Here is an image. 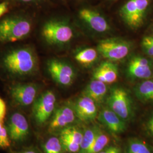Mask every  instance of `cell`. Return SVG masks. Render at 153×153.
I'll use <instances>...</instances> for the list:
<instances>
[{"instance_id": "6da1fadb", "label": "cell", "mask_w": 153, "mask_h": 153, "mask_svg": "<svg viewBox=\"0 0 153 153\" xmlns=\"http://www.w3.org/2000/svg\"><path fill=\"white\" fill-rule=\"evenodd\" d=\"M37 59L30 49H16L6 55L4 64L7 70L12 74L26 76L33 73L37 67Z\"/></svg>"}, {"instance_id": "7a4b0ae2", "label": "cell", "mask_w": 153, "mask_h": 153, "mask_svg": "<svg viewBox=\"0 0 153 153\" xmlns=\"http://www.w3.org/2000/svg\"><path fill=\"white\" fill-rule=\"evenodd\" d=\"M31 23L23 17H9L0 22V41L14 42L26 38L31 31Z\"/></svg>"}, {"instance_id": "3957f363", "label": "cell", "mask_w": 153, "mask_h": 153, "mask_svg": "<svg viewBox=\"0 0 153 153\" xmlns=\"http://www.w3.org/2000/svg\"><path fill=\"white\" fill-rule=\"evenodd\" d=\"M42 36L51 45H62L69 43L74 37V31L68 22L51 20L44 24Z\"/></svg>"}, {"instance_id": "277c9868", "label": "cell", "mask_w": 153, "mask_h": 153, "mask_svg": "<svg viewBox=\"0 0 153 153\" xmlns=\"http://www.w3.org/2000/svg\"><path fill=\"white\" fill-rule=\"evenodd\" d=\"M150 0H129L120 9L121 18L129 27H140L146 16Z\"/></svg>"}, {"instance_id": "5b68a950", "label": "cell", "mask_w": 153, "mask_h": 153, "mask_svg": "<svg viewBox=\"0 0 153 153\" xmlns=\"http://www.w3.org/2000/svg\"><path fill=\"white\" fill-rule=\"evenodd\" d=\"M97 49L99 53L111 61H119L125 59L130 54L131 45L123 39H105L99 42Z\"/></svg>"}, {"instance_id": "8992f818", "label": "cell", "mask_w": 153, "mask_h": 153, "mask_svg": "<svg viewBox=\"0 0 153 153\" xmlns=\"http://www.w3.org/2000/svg\"><path fill=\"white\" fill-rule=\"evenodd\" d=\"M107 103L112 110L124 120L129 119L132 114V103L128 93L124 88L114 87L109 93Z\"/></svg>"}, {"instance_id": "52a82bcc", "label": "cell", "mask_w": 153, "mask_h": 153, "mask_svg": "<svg viewBox=\"0 0 153 153\" xmlns=\"http://www.w3.org/2000/svg\"><path fill=\"white\" fill-rule=\"evenodd\" d=\"M56 97L55 93L48 90L36 99L33 104V118L39 125H43L48 120L55 110Z\"/></svg>"}, {"instance_id": "ba28073f", "label": "cell", "mask_w": 153, "mask_h": 153, "mask_svg": "<svg viewBox=\"0 0 153 153\" xmlns=\"http://www.w3.org/2000/svg\"><path fill=\"white\" fill-rule=\"evenodd\" d=\"M48 70L55 81L64 86L71 85L76 76V73L73 68L61 61H49L48 63Z\"/></svg>"}, {"instance_id": "9c48e42d", "label": "cell", "mask_w": 153, "mask_h": 153, "mask_svg": "<svg viewBox=\"0 0 153 153\" xmlns=\"http://www.w3.org/2000/svg\"><path fill=\"white\" fill-rule=\"evenodd\" d=\"M7 131L10 139L14 142H22L30 133L29 125L25 116L16 112L10 116L7 124Z\"/></svg>"}, {"instance_id": "30bf717a", "label": "cell", "mask_w": 153, "mask_h": 153, "mask_svg": "<svg viewBox=\"0 0 153 153\" xmlns=\"http://www.w3.org/2000/svg\"><path fill=\"white\" fill-rule=\"evenodd\" d=\"M79 16L88 27L95 33H107L111 29L107 19L99 12L91 9H81L79 11Z\"/></svg>"}, {"instance_id": "8fae6325", "label": "cell", "mask_w": 153, "mask_h": 153, "mask_svg": "<svg viewBox=\"0 0 153 153\" xmlns=\"http://www.w3.org/2000/svg\"><path fill=\"white\" fill-rule=\"evenodd\" d=\"M38 88L33 83H17L10 88V95L15 102L22 106H28L35 102Z\"/></svg>"}, {"instance_id": "7c38bea8", "label": "cell", "mask_w": 153, "mask_h": 153, "mask_svg": "<svg viewBox=\"0 0 153 153\" xmlns=\"http://www.w3.org/2000/svg\"><path fill=\"white\" fill-rule=\"evenodd\" d=\"M76 117L73 107L64 104L55 110L49 125V131H55L62 129L73 123Z\"/></svg>"}, {"instance_id": "4fadbf2b", "label": "cell", "mask_w": 153, "mask_h": 153, "mask_svg": "<svg viewBox=\"0 0 153 153\" xmlns=\"http://www.w3.org/2000/svg\"><path fill=\"white\" fill-rule=\"evenodd\" d=\"M127 74L131 79H147L153 75V68L150 61L141 56H134L129 61L127 66Z\"/></svg>"}, {"instance_id": "5bb4252c", "label": "cell", "mask_w": 153, "mask_h": 153, "mask_svg": "<svg viewBox=\"0 0 153 153\" xmlns=\"http://www.w3.org/2000/svg\"><path fill=\"white\" fill-rule=\"evenodd\" d=\"M73 107L76 117L82 121H91L98 117L96 103L86 96L82 95L78 99Z\"/></svg>"}, {"instance_id": "9a60e30c", "label": "cell", "mask_w": 153, "mask_h": 153, "mask_svg": "<svg viewBox=\"0 0 153 153\" xmlns=\"http://www.w3.org/2000/svg\"><path fill=\"white\" fill-rule=\"evenodd\" d=\"M98 119L114 134H120L126 130L125 120L109 107H105L101 110L98 115Z\"/></svg>"}, {"instance_id": "2e32d148", "label": "cell", "mask_w": 153, "mask_h": 153, "mask_svg": "<svg viewBox=\"0 0 153 153\" xmlns=\"http://www.w3.org/2000/svg\"><path fill=\"white\" fill-rule=\"evenodd\" d=\"M119 76L117 66L112 61H107L100 64L93 72V79L105 84H111L117 81Z\"/></svg>"}, {"instance_id": "e0dca14e", "label": "cell", "mask_w": 153, "mask_h": 153, "mask_svg": "<svg viewBox=\"0 0 153 153\" xmlns=\"http://www.w3.org/2000/svg\"><path fill=\"white\" fill-rule=\"evenodd\" d=\"M107 84L97 79H93L85 88L83 95L91 99L96 104H101L107 94Z\"/></svg>"}, {"instance_id": "ac0fdd59", "label": "cell", "mask_w": 153, "mask_h": 153, "mask_svg": "<svg viewBox=\"0 0 153 153\" xmlns=\"http://www.w3.org/2000/svg\"><path fill=\"white\" fill-rule=\"evenodd\" d=\"M97 49L88 47L78 51L74 56L75 60L81 65L89 66L93 65L98 59Z\"/></svg>"}, {"instance_id": "d6986e66", "label": "cell", "mask_w": 153, "mask_h": 153, "mask_svg": "<svg viewBox=\"0 0 153 153\" xmlns=\"http://www.w3.org/2000/svg\"><path fill=\"white\" fill-rule=\"evenodd\" d=\"M134 90L140 100L143 102L153 101V79H147L140 83Z\"/></svg>"}, {"instance_id": "ffe728a7", "label": "cell", "mask_w": 153, "mask_h": 153, "mask_svg": "<svg viewBox=\"0 0 153 153\" xmlns=\"http://www.w3.org/2000/svg\"><path fill=\"white\" fill-rule=\"evenodd\" d=\"M99 129L93 127L87 129L83 133L79 153H88L98 135Z\"/></svg>"}, {"instance_id": "44dd1931", "label": "cell", "mask_w": 153, "mask_h": 153, "mask_svg": "<svg viewBox=\"0 0 153 153\" xmlns=\"http://www.w3.org/2000/svg\"><path fill=\"white\" fill-rule=\"evenodd\" d=\"M83 136V134L77 128L73 126H68L61 130L60 136L66 137L81 145Z\"/></svg>"}, {"instance_id": "7402d4cb", "label": "cell", "mask_w": 153, "mask_h": 153, "mask_svg": "<svg viewBox=\"0 0 153 153\" xmlns=\"http://www.w3.org/2000/svg\"><path fill=\"white\" fill-rule=\"evenodd\" d=\"M126 153H152L148 145L138 139H131L128 144Z\"/></svg>"}, {"instance_id": "603a6c76", "label": "cell", "mask_w": 153, "mask_h": 153, "mask_svg": "<svg viewBox=\"0 0 153 153\" xmlns=\"http://www.w3.org/2000/svg\"><path fill=\"white\" fill-rule=\"evenodd\" d=\"M109 141V137L99 130L97 136L88 153H100L107 145Z\"/></svg>"}, {"instance_id": "cb8c5ba5", "label": "cell", "mask_w": 153, "mask_h": 153, "mask_svg": "<svg viewBox=\"0 0 153 153\" xmlns=\"http://www.w3.org/2000/svg\"><path fill=\"white\" fill-rule=\"evenodd\" d=\"M45 153H63L64 150L60 138L52 137L45 142L43 145Z\"/></svg>"}, {"instance_id": "d4e9b609", "label": "cell", "mask_w": 153, "mask_h": 153, "mask_svg": "<svg viewBox=\"0 0 153 153\" xmlns=\"http://www.w3.org/2000/svg\"><path fill=\"white\" fill-rule=\"evenodd\" d=\"M10 145V138L6 126L4 125L3 120H0V148H7Z\"/></svg>"}, {"instance_id": "484cf974", "label": "cell", "mask_w": 153, "mask_h": 153, "mask_svg": "<svg viewBox=\"0 0 153 153\" xmlns=\"http://www.w3.org/2000/svg\"><path fill=\"white\" fill-rule=\"evenodd\" d=\"M60 139L65 150L72 153L79 152L80 149V145L79 144H77L66 137L60 136Z\"/></svg>"}, {"instance_id": "4316f807", "label": "cell", "mask_w": 153, "mask_h": 153, "mask_svg": "<svg viewBox=\"0 0 153 153\" xmlns=\"http://www.w3.org/2000/svg\"><path fill=\"white\" fill-rule=\"evenodd\" d=\"M141 45L145 52L149 56L153 57V42L150 39L149 36L143 38Z\"/></svg>"}, {"instance_id": "83f0119b", "label": "cell", "mask_w": 153, "mask_h": 153, "mask_svg": "<svg viewBox=\"0 0 153 153\" xmlns=\"http://www.w3.org/2000/svg\"><path fill=\"white\" fill-rule=\"evenodd\" d=\"M6 107L4 101L0 98V120L4 121L5 117Z\"/></svg>"}, {"instance_id": "f1b7e54d", "label": "cell", "mask_w": 153, "mask_h": 153, "mask_svg": "<svg viewBox=\"0 0 153 153\" xmlns=\"http://www.w3.org/2000/svg\"><path fill=\"white\" fill-rule=\"evenodd\" d=\"M99 153H121L120 149L117 146H110Z\"/></svg>"}, {"instance_id": "f546056e", "label": "cell", "mask_w": 153, "mask_h": 153, "mask_svg": "<svg viewBox=\"0 0 153 153\" xmlns=\"http://www.w3.org/2000/svg\"><path fill=\"white\" fill-rule=\"evenodd\" d=\"M8 4L6 2L0 4V17L2 16L8 10Z\"/></svg>"}, {"instance_id": "4dcf8cb0", "label": "cell", "mask_w": 153, "mask_h": 153, "mask_svg": "<svg viewBox=\"0 0 153 153\" xmlns=\"http://www.w3.org/2000/svg\"><path fill=\"white\" fill-rule=\"evenodd\" d=\"M16 153H40L38 149L34 148H26L22 151Z\"/></svg>"}, {"instance_id": "1f68e13d", "label": "cell", "mask_w": 153, "mask_h": 153, "mask_svg": "<svg viewBox=\"0 0 153 153\" xmlns=\"http://www.w3.org/2000/svg\"><path fill=\"white\" fill-rule=\"evenodd\" d=\"M148 128L150 131L153 134V115L148 123Z\"/></svg>"}, {"instance_id": "d6a6232c", "label": "cell", "mask_w": 153, "mask_h": 153, "mask_svg": "<svg viewBox=\"0 0 153 153\" xmlns=\"http://www.w3.org/2000/svg\"><path fill=\"white\" fill-rule=\"evenodd\" d=\"M18 1L24 3H36V2H41L43 0H18Z\"/></svg>"}, {"instance_id": "836d02e7", "label": "cell", "mask_w": 153, "mask_h": 153, "mask_svg": "<svg viewBox=\"0 0 153 153\" xmlns=\"http://www.w3.org/2000/svg\"><path fill=\"white\" fill-rule=\"evenodd\" d=\"M149 37L150 39L153 42V36H149Z\"/></svg>"}, {"instance_id": "e575fe53", "label": "cell", "mask_w": 153, "mask_h": 153, "mask_svg": "<svg viewBox=\"0 0 153 153\" xmlns=\"http://www.w3.org/2000/svg\"><path fill=\"white\" fill-rule=\"evenodd\" d=\"M111 1H117L118 0H111Z\"/></svg>"}]
</instances>
